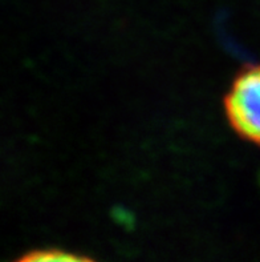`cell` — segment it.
Masks as SVG:
<instances>
[{
	"label": "cell",
	"mask_w": 260,
	"mask_h": 262,
	"mask_svg": "<svg viewBox=\"0 0 260 262\" xmlns=\"http://www.w3.org/2000/svg\"><path fill=\"white\" fill-rule=\"evenodd\" d=\"M224 115L238 136L260 146V64L242 68L223 100Z\"/></svg>",
	"instance_id": "6da1fadb"
},
{
	"label": "cell",
	"mask_w": 260,
	"mask_h": 262,
	"mask_svg": "<svg viewBox=\"0 0 260 262\" xmlns=\"http://www.w3.org/2000/svg\"><path fill=\"white\" fill-rule=\"evenodd\" d=\"M15 262H94L90 258L77 256L63 250H36L31 252Z\"/></svg>",
	"instance_id": "7a4b0ae2"
}]
</instances>
